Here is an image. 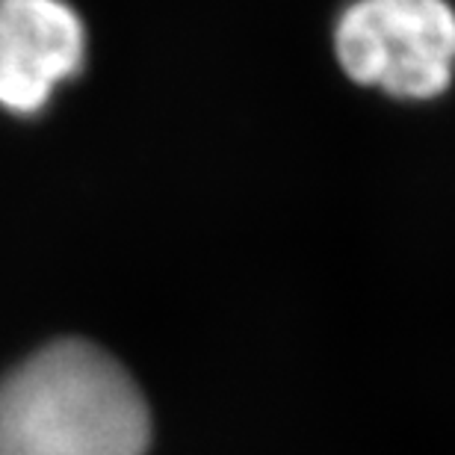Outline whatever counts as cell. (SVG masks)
Segmentation results:
<instances>
[{"label": "cell", "mask_w": 455, "mask_h": 455, "mask_svg": "<svg viewBox=\"0 0 455 455\" xmlns=\"http://www.w3.org/2000/svg\"><path fill=\"white\" fill-rule=\"evenodd\" d=\"M151 408L101 346L53 340L0 376V455H148Z\"/></svg>", "instance_id": "obj_1"}, {"label": "cell", "mask_w": 455, "mask_h": 455, "mask_svg": "<svg viewBox=\"0 0 455 455\" xmlns=\"http://www.w3.org/2000/svg\"><path fill=\"white\" fill-rule=\"evenodd\" d=\"M86 30L66 0H0V107L33 116L77 77Z\"/></svg>", "instance_id": "obj_3"}, {"label": "cell", "mask_w": 455, "mask_h": 455, "mask_svg": "<svg viewBox=\"0 0 455 455\" xmlns=\"http://www.w3.org/2000/svg\"><path fill=\"white\" fill-rule=\"evenodd\" d=\"M346 77L394 98L447 92L455 71V9L447 0H355L334 27Z\"/></svg>", "instance_id": "obj_2"}]
</instances>
